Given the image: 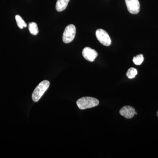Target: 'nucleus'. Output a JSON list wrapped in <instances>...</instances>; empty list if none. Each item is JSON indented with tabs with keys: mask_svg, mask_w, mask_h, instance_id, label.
Instances as JSON below:
<instances>
[{
	"mask_svg": "<svg viewBox=\"0 0 158 158\" xmlns=\"http://www.w3.org/2000/svg\"><path fill=\"white\" fill-rule=\"evenodd\" d=\"M99 101L97 99L90 97H84L79 99L77 104L79 109L81 110L90 109L98 106Z\"/></svg>",
	"mask_w": 158,
	"mask_h": 158,
	"instance_id": "obj_1",
	"label": "nucleus"
},
{
	"mask_svg": "<svg viewBox=\"0 0 158 158\" xmlns=\"http://www.w3.org/2000/svg\"><path fill=\"white\" fill-rule=\"evenodd\" d=\"M50 82L48 81H44L40 82L34 89L32 94V99L34 102H37L40 99L48 89L49 87Z\"/></svg>",
	"mask_w": 158,
	"mask_h": 158,
	"instance_id": "obj_2",
	"label": "nucleus"
},
{
	"mask_svg": "<svg viewBox=\"0 0 158 158\" xmlns=\"http://www.w3.org/2000/svg\"><path fill=\"white\" fill-rule=\"evenodd\" d=\"M76 28L74 25L67 26L65 29L62 36V40L65 44L69 43L74 39L75 37Z\"/></svg>",
	"mask_w": 158,
	"mask_h": 158,
	"instance_id": "obj_3",
	"label": "nucleus"
},
{
	"mask_svg": "<svg viewBox=\"0 0 158 158\" xmlns=\"http://www.w3.org/2000/svg\"><path fill=\"white\" fill-rule=\"evenodd\" d=\"M96 36L99 42L106 46H109L111 44L112 41L109 34L103 29H99L96 31Z\"/></svg>",
	"mask_w": 158,
	"mask_h": 158,
	"instance_id": "obj_4",
	"label": "nucleus"
},
{
	"mask_svg": "<svg viewBox=\"0 0 158 158\" xmlns=\"http://www.w3.org/2000/svg\"><path fill=\"white\" fill-rule=\"evenodd\" d=\"M128 11L131 14H137L140 11V4L138 0H125Z\"/></svg>",
	"mask_w": 158,
	"mask_h": 158,
	"instance_id": "obj_5",
	"label": "nucleus"
},
{
	"mask_svg": "<svg viewBox=\"0 0 158 158\" xmlns=\"http://www.w3.org/2000/svg\"><path fill=\"white\" fill-rule=\"evenodd\" d=\"M82 55L86 60L89 62H93L98 54L95 50L89 47H86L82 51Z\"/></svg>",
	"mask_w": 158,
	"mask_h": 158,
	"instance_id": "obj_6",
	"label": "nucleus"
},
{
	"mask_svg": "<svg viewBox=\"0 0 158 158\" xmlns=\"http://www.w3.org/2000/svg\"><path fill=\"white\" fill-rule=\"evenodd\" d=\"M135 108L128 106L123 107L119 111L120 115L128 119L132 118L135 116Z\"/></svg>",
	"mask_w": 158,
	"mask_h": 158,
	"instance_id": "obj_7",
	"label": "nucleus"
},
{
	"mask_svg": "<svg viewBox=\"0 0 158 158\" xmlns=\"http://www.w3.org/2000/svg\"><path fill=\"white\" fill-rule=\"evenodd\" d=\"M70 0H57L56 8L58 11L60 12L66 9Z\"/></svg>",
	"mask_w": 158,
	"mask_h": 158,
	"instance_id": "obj_8",
	"label": "nucleus"
},
{
	"mask_svg": "<svg viewBox=\"0 0 158 158\" xmlns=\"http://www.w3.org/2000/svg\"><path fill=\"white\" fill-rule=\"evenodd\" d=\"M29 30L30 33L33 35H36L38 34L39 30L36 23L32 22L29 24Z\"/></svg>",
	"mask_w": 158,
	"mask_h": 158,
	"instance_id": "obj_9",
	"label": "nucleus"
},
{
	"mask_svg": "<svg viewBox=\"0 0 158 158\" xmlns=\"http://www.w3.org/2000/svg\"><path fill=\"white\" fill-rule=\"evenodd\" d=\"M15 18L16 23H17V25L19 28L22 29L23 28L26 27H27V24L20 15H16L15 16Z\"/></svg>",
	"mask_w": 158,
	"mask_h": 158,
	"instance_id": "obj_10",
	"label": "nucleus"
},
{
	"mask_svg": "<svg viewBox=\"0 0 158 158\" xmlns=\"http://www.w3.org/2000/svg\"><path fill=\"white\" fill-rule=\"evenodd\" d=\"M138 74V71L135 68H130L128 69L127 73V76L129 79H133Z\"/></svg>",
	"mask_w": 158,
	"mask_h": 158,
	"instance_id": "obj_11",
	"label": "nucleus"
},
{
	"mask_svg": "<svg viewBox=\"0 0 158 158\" xmlns=\"http://www.w3.org/2000/svg\"><path fill=\"white\" fill-rule=\"evenodd\" d=\"M144 61V57L142 54L138 55L134 57L133 59V62L136 65H140Z\"/></svg>",
	"mask_w": 158,
	"mask_h": 158,
	"instance_id": "obj_12",
	"label": "nucleus"
},
{
	"mask_svg": "<svg viewBox=\"0 0 158 158\" xmlns=\"http://www.w3.org/2000/svg\"><path fill=\"white\" fill-rule=\"evenodd\" d=\"M157 116L158 117V111L157 112Z\"/></svg>",
	"mask_w": 158,
	"mask_h": 158,
	"instance_id": "obj_13",
	"label": "nucleus"
},
{
	"mask_svg": "<svg viewBox=\"0 0 158 158\" xmlns=\"http://www.w3.org/2000/svg\"><path fill=\"white\" fill-rule=\"evenodd\" d=\"M138 114V113L137 112H135V115H137Z\"/></svg>",
	"mask_w": 158,
	"mask_h": 158,
	"instance_id": "obj_14",
	"label": "nucleus"
}]
</instances>
